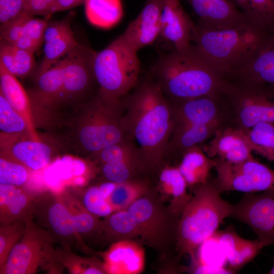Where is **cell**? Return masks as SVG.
Listing matches in <instances>:
<instances>
[{
	"instance_id": "cell-1",
	"label": "cell",
	"mask_w": 274,
	"mask_h": 274,
	"mask_svg": "<svg viewBox=\"0 0 274 274\" xmlns=\"http://www.w3.org/2000/svg\"><path fill=\"white\" fill-rule=\"evenodd\" d=\"M123 126L140 148L148 167L161 165L173 126L171 101L154 80L146 81L123 100Z\"/></svg>"
},
{
	"instance_id": "cell-2",
	"label": "cell",
	"mask_w": 274,
	"mask_h": 274,
	"mask_svg": "<svg viewBox=\"0 0 274 274\" xmlns=\"http://www.w3.org/2000/svg\"><path fill=\"white\" fill-rule=\"evenodd\" d=\"M153 80L173 102L224 93L226 77L208 64L193 50L170 51L154 64Z\"/></svg>"
},
{
	"instance_id": "cell-3",
	"label": "cell",
	"mask_w": 274,
	"mask_h": 274,
	"mask_svg": "<svg viewBox=\"0 0 274 274\" xmlns=\"http://www.w3.org/2000/svg\"><path fill=\"white\" fill-rule=\"evenodd\" d=\"M271 32L250 22L221 29L195 25L192 47L208 64L225 77L248 64Z\"/></svg>"
},
{
	"instance_id": "cell-4",
	"label": "cell",
	"mask_w": 274,
	"mask_h": 274,
	"mask_svg": "<svg viewBox=\"0 0 274 274\" xmlns=\"http://www.w3.org/2000/svg\"><path fill=\"white\" fill-rule=\"evenodd\" d=\"M221 193L210 179L196 186L178 224L176 250L179 258L185 255L193 258L224 220L230 217L232 204L224 200Z\"/></svg>"
},
{
	"instance_id": "cell-5",
	"label": "cell",
	"mask_w": 274,
	"mask_h": 274,
	"mask_svg": "<svg viewBox=\"0 0 274 274\" xmlns=\"http://www.w3.org/2000/svg\"><path fill=\"white\" fill-rule=\"evenodd\" d=\"M98 95L105 101L117 104L135 86L140 71L137 52L118 37L105 49L96 52L93 63Z\"/></svg>"
},
{
	"instance_id": "cell-6",
	"label": "cell",
	"mask_w": 274,
	"mask_h": 274,
	"mask_svg": "<svg viewBox=\"0 0 274 274\" xmlns=\"http://www.w3.org/2000/svg\"><path fill=\"white\" fill-rule=\"evenodd\" d=\"M84 108L74 127V136L85 152L93 155L129 137L122 124V100L111 104L97 95Z\"/></svg>"
},
{
	"instance_id": "cell-7",
	"label": "cell",
	"mask_w": 274,
	"mask_h": 274,
	"mask_svg": "<svg viewBox=\"0 0 274 274\" xmlns=\"http://www.w3.org/2000/svg\"><path fill=\"white\" fill-rule=\"evenodd\" d=\"M226 78L224 96L232 126L246 131L259 122H274L273 85Z\"/></svg>"
},
{
	"instance_id": "cell-8",
	"label": "cell",
	"mask_w": 274,
	"mask_h": 274,
	"mask_svg": "<svg viewBox=\"0 0 274 274\" xmlns=\"http://www.w3.org/2000/svg\"><path fill=\"white\" fill-rule=\"evenodd\" d=\"M25 232L10 253L1 274H32L40 269L59 272L62 253L54 247L55 237L38 227L32 218L26 220Z\"/></svg>"
},
{
	"instance_id": "cell-9",
	"label": "cell",
	"mask_w": 274,
	"mask_h": 274,
	"mask_svg": "<svg viewBox=\"0 0 274 274\" xmlns=\"http://www.w3.org/2000/svg\"><path fill=\"white\" fill-rule=\"evenodd\" d=\"M213 159L217 173L213 181L221 193L236 191L248 193L274 190V170L253 156L237 163Z\"/></svg>"
},
{
	"instance_id": "cell-10",
	"label": "cell",
	"mask_w": 274,
	"mask_h": 274,
	"mask_svg": "<svg viewBox=\"0 0 274 274\" xmlns=\"http://www.w3.org/2000/svg\"><path fill=\"white\" fill-rule=\"evenodd\" d=\"M35 212H40L45 225L53 235L62 240L86 235L102 229V221L84 208L73 212L56 196L38 198Z\"/></svg>"
},
{
	"instance_id": "cell-11",
	"label": "cell",
	"mask_w": 274,
	"mask_h": 274,
	"mask_svg": "<svg viewBox=\"0 0 274 274\" xmlns=\"http://www.w3.org/2000/svg\"><path fill=\"white\" fill-rule=\"evenodd\" d=\"M230 217L247 224L265 246L274 243V190L248 193L232 204Z\"/></svg>"
},
{
	"instance_id": "cell-12",
	"label": "cell",
	"mask_w": 274,
	"mask_h": 274,
	"mask_svg": "<svg viewBox=\"0 0 274 274\" xmlns=\"http://www.w3.org/2000/svg\"><path fill=\"white\" fill-rule=\"evenodd\" d=\"M138 224L141 238L152 246H157L167 238H176L180 216L169 218L153 198L145 194L127 209Z\"/></svg>"
},
{
	"instance_id": "cell-13",
	"label": "cell",
	"mask_w": 274,
	"mask_h": 274,
	"mask_svg": "<svg viewBox=\"0 0 274 274\" xmlns=\"http://www.w3.org/2000/svg\"><path fill=\"white\" fill-rule=\"evenodd\" d=\"M95 53L78 45L60 59L64 103L83 95L95 80L93 69Z\"/></svg>"
},
{
	"instance_id": "cell-14",
	"label": "cell",
	"mask_w": 274,
	"mask_h": 274,
	"mask_svg": "<svg viewBox=\"0 0 274 274\" xmlns=\"http://www.w3.org/2000/svg\"><path fill=\"white\" fill-rule=\"evenodd\" d=\"M195 25L179 0H163L159 37L170 46L172 51L191 48Z\"/></svg>"
},
{
	"instance_id": "cell-15",
	"label": "cell",
	"mask_w": 274,
	"mask_h": 274,
	"mask_svg": "<svg viewBox=\"0 0 274 274\" xmlns=\"http://www.w3.org/2000/svg\"><path fill=\"white\" fill-rule=\"evenodd\" d=\"M163 0H147L137 17L119 37L138 51L153 44L159 37Z\"/></svg>"
},
{
	"instance_id": "cell-16",
	"label": "cell",
	"mask_w": 274,
	"mask_h": 274,
	"mask_svg": "<svg viewBox=\"0 0 274 274\" xmlns=\"http://www.w3.org/2000/svg\"><path fill=\"white\" fill-rule=\"evenodd\" d=\"M199 18L196 24L221 29L250 22L234 0H186Z\"/></svg>"
},
{
	"instance_id": "cell-17",
	"label": "cell",
	"mask_w": 274,
	"mask_h": 274,
	"mask_svg": "<svg viewBox=\"0 0 274 274\" xmlns=\"http://www.w3.org/2000/svg\"><path fill=\"white\" fill-rule=\"evenodd\" d=\"M202 147L209 157L232 163L242 162L253 156L245 132L233 126L218 130L211 140Z\"/></svg>"
},
{
	"instance_id": "cell-18",
	"label": "cell",
	"mask_w": 274,
	"mask_h": 274,
	"mask_svg": "<svg viewBox=\"0 0 274 274\" xmlns=\"http://www.w3.org/2000/svg\"><path fill=\"white\" fill-rule=\"evenodd\" d=\"M74 15L72 11L61 20L48 22L44 34V55L38 73L49 68L79 45L71 28Z\"/></svg>"
},
{
	"instance_id": "cell-19",
	"label": "cell",
	"mask_w": 274,
	"mask_h": 274,
	"mask_svg": "<svg viewBox=\"0 0 274 274\" xmlns=\"http://www.w3.org/2000/svg\"><path fill=\"white\" fill-rule=\"evenodd\" d=\"M48 22L24 14L1 24V39L35 54L44 42Z\"/></svg>"
},
{
	"instance_id": "cell-20",
	"label": "cell",
	"mask_w": 274,
	"mask_h": 274,
	"mask_svg": "<svg viewBox=\"0 0 274 274\" xmlns=\"http://www.w3.org/2000/svg\"><path fill=\"white\" fill-rule=\"evenodd\" d=\"M106 273L139 274L143 271L145 253L143 247L130 239L113 243L103 255Z\"/></svg>"
},
{
	"instance_id": "cell-21",
	"label": "cell",
	"mask_w": 274,
	"mask_h": 274,
	"mask_svg": "<svg viewBox=\"0 0 274 274\" xmlns=\"http://www.w3.org/2000/svg\"><path fill=\"white\" fill-rule=\"evenodd\" d=\"M211 238L217 241L230 268L234 270L250 262L265 247L258 239L249 240L240 237L232 226L217 230Z\"/></svg>"
},
{
	"instance_id": "cell-22",
	"label": "cell",
	"mask_w": 274,
	"mask_h": 274,
	"mask_svg": "<svg viewBox=\"0 0 274 274\" xmlns=\"http://www.w3.org/2000/svg\"><path fill=\"white\" fill-rule=\"evenodd\" d=\"M1 154L21 163L31 171L47 166L54 155L50 145L41 140H33L30 136L19 138L1 145Z\"/></svg>"
},
{
	"instance_id": "cell-23",
	"label": "cell",
	"mask_w": 274,
	"mask_h": 274,
	"mask_svg": "<svg viewBox=\"0 0 274 274\" xmlns=\"http://www.w3.org/2000/svg\"><path fill=\"white\" fill-rule=\"evenodd\" d=\"M37 199L22 187L0 184L1 227L31 218Z\"/></svg>"
},
{
	"instance_id": "cell-24",
	"label": "cell",
	"mask_w": 274,
	"mask_h": 274,
	"mask_svg": "<svg viewBox=\"0 0 274 274\" xmlns=\"http://www.w3.org/2000/svg\"><path fill=\"white\" fill-rule=\"evenodd\" d=\"M36 81V88L29 95L32 107L54 110L64 104L61 59L38 73Z\"/></svg>"
},
{
	"instance_id": "cell-25",
	"label": "cell",
	"mask_w": 274,
	"mask_h": 274,
	"mask_svg": "<svg viewBox=\"0 0 274 274\" xmlns=\"http://www.w3.org/2000/svg\"><path fill=\"white\" fill-rule=\"evenodd\" d=\"M0 93L26 121L31 139L41 141L36 133L29 96L17 79L0 62Z\"/></svg>"
},
{
	"instance_id": "cell-26",
	"label": "cell",
	"mask_w": 274,
	"mask_h": 274,
	"mask_svg": "<svg viewBox=\"0 0 274 274\" xmlns=\"http://www.w3.org/2000/svg\"><path fill=\"white\" fill-rule=\"evenodd\" d=\"M226 77L274 86V31L269 34L261 50L248 64Z\"/></svg>"
},
{
	"instance_id": "cell-27",
	"label": "cell",
	"mask_w": 274,
	"mask_h": 274,
	"mask_svg": "<svg viewBox=\"0 0 274 274\" xmlns=\"http://www.w3.org/2000/svg\"><path fill=\"white\" fill-rule=\"evenodd\" d=\"M158 186L161 193L170 202L169 211L181 215L191 198L187 183L177 166L166 165L160 171Z\"/></svg>"
},
{
	"instance_id": "cell-28",
	"label": "cell",
	"mask_w": 274,
	"mask_h": 274,
	"mask_svg": "<svg viewBox=\"0 0 274 274\" xmlns=\"http://www.w3.org/2000/svg\"><path fill=\"white\" fill-rule=\"evenodd\" d=\"M202 146L196 145L186 150L177 166L188 186H196L207 182L211 170L214 168V159L206 155Z\"/></svg>"
},
{
	"instance_id": "cell-29",
	"label": "cell",
	"mask_w": 274,
	"mask_h": 274,
	"mask_svg": "<svg viewBox=\"0 0 274 274\" xmlns=\"http://www.w3.org/2000/svg\"><path fill=\"white\" fill-rule=\"evenodd\" d=\"M84 4L88 21L99 28L115 26L123 15L121 0H86Z\"/></svg>"
},
{
	"instance_id": "cell-30",
	"label": "cell",
	"mask_w": 274,
	"mask_h": 274,
	"mask_svg": "<svg viewBox=\"0 0 274 274\" xmlns=\"http://www.w3.org/2000/svg\"><path fill=\"white\" fill-rule=\"evenodd\" d=\"M0 62L16 77L24 78L35 65L34 54L1 39Z\"/></svg>"
},
{
	"instance_id": "cell-31",
	"label": "cell",
	"mask_w": 274,
	"mask_h": 274,
	"mask_svg": "<svg viewBox=\"0 0 274 274\" xmlns=\"http://www.w3.org/2000/svg\"><path fill=\"white\" fill-rule=\"evenodd\" d=\"M0 130L1 145L21 137L31 138L25 120L13 108L1 93Z\"/></svg>"
},
{
	"instance_id": "cell-32",
	"label": "cell",
	"mask_w": 274,
	"mask_h": 274,
	"mask_svg": "<svg viewBox=\"0 0 274 274\" xmlns=\"http://www.w3.org/2000/svg\"><path fill=\"white\" fill-rule=\"evenodd\" d=\"M248 20L257 27L274 31V0H234Z\"/></svg>"
},
{
	"instance_id": "cell-33",
	"label": "cell",
	"mask_w": 274,
	"mask_h": 274,
	"mask_svg": "<svg viewBox=\"0 0 274 274\" xmlns=\"http://www.w3.org/2000/svg\"><path fill=\"white\" fill-rule=\"evenodd\" d=\"M102 224V231L112 238L121 240L141 237L139 226L127 209L114 212L105 217Z\"/></svg>"
},
{
	"instance_id": "cell-34",
	"label": "cell",
	"mask_w": 274,
	"mask_h": 274,
	"mask_svg": "<svg viewBox=\"0 0 274 274\" xmlns=\"http://www.w3.org/2000/svg\"><path fill=\"white\" fill-rule=\"evenodd\" d=\"M244 132L252 151L274 162V122H259Z\"/></svg>"
},
{
	"instance_id": "cell-35",
	"label": "cell",
	"mask_w": 274,
	"mask_h": 274,
	"mask_svg": "<svg viewBox=\"0 0 274 274\" xmlns=\"http://www.w3.org/2000/svg\"><path fill=\"white\" fill-rule=\"evenodd\" d=\"M148 188L146 182L136 179L117 183L108 201L115 212L126 210L135 201L147 194Z\"/></svg>"
},
{
	"instance_id": "cell-36",
	"label": "cell",
	"mask_w": 274,
	"mask_h": 274,
	"mask_svg": "<svg viewBox=\"0 0 274 274\" xmlns=\"http://www.w3.org/2000/svg\"><path fill=\"white\" fill-rule=\"evenodd\" d=\"M30 171L21 163L1 154L0 184L22 187L28 181Z\"/></svg>"
},
{
	"instance_id": "cell-37",
	"label": "cell",
	"mask_w": 274,
	"mask_h": 274,
	"mask_svg": "<svg viewBox=\"0 0 274 274\" xmlns=\"http://www.w3.org/2000/svg\"><path fill=\"white\" fill-rule=\"evenodd\" d=\"M26 220H22L0 228V269L5 264L14 247L24 235Z\"/></svg>"
},
{
	"instance_id": "cell-38",
	"label": "cell",
	"mask_w": 274,
	"mask_h": 274,
	"mask_svg": "<svg viewBox=\"0 0 274 274\" xmlns=\"http://www.w3.org/2000/svg\"><path fill=\"white\" fill-rule=\"evenodd\" d=\"M83 208L98 217H106L114 212V208L100 194L99 186L89 187L83 197Z\"/></svg>"
},
{
	"instance_id": "cell-39",
	"label": "cell",
	"mask_w": 274,
	"mask_h": 274,
	"mask_svg": "<svg viewBox=\"0 0 274 274\" xmlns=\"http://www.w3.org/2000/svg\"><path fill=\"white\" fill-rule=\"evenodd\" d=\"M26 13L24 0H0L1 24L9 22Z\"/></svg>"
},
{
	"instance_id": "cell-40",
	"label": "cell",
	"mask_w": 274,
	"mask_h": 274,
	"mask_svg": "<svg viewBox=\"0 0 274 274\" xmlns=\"http://www.w3.org/2000/svg\"><path fill=\"white\" fill-rule=\"evenodd\" d=\"M192 260L190 271L193 273L230 274L234 273V270L231 268L209 263L199 259L196 256L192 258Z\"/></svg>"
},
{
	"instance_id": "cell-41",
	"label": "cell",
	"mask_w": 274,
	"mask_h": 274,
	"mask_svg": "<svg viewBox=\"0 0 274 274\" xmlns=\"http://www.w3.org/2000/svg\"><path fill=\"white\" fill-rule=\"evenodd\" d=\"M27 14L34 16L50 17V11L55 0H24Z\"/></svg>"
},
{
	"instance_id": "cell-42",
	"label": "cell",
	"mask_w": 274,
	"mask_h": 274,
	"mask_svg": "<svg viewBox=\"0 0 274 274\" xmlns=\"http://www.w3.org/2000/svg\"><path fill=\"white\" fill-rule=\"evenodd\" d=\"M86 0H55L50 11V16L53 13L73 9L84 4Z\"/></svg>"
},
{
	"instance_id": "cell-43",
	"label": "cell",
	"mask_w": 274,
	"mask_h": 274,
	"mask_svg": "<svg viewBox=\"0 0 274 274\" xmlns=\"http://www.w3.org/2000/svg\"><path fill=\"white\" fill-rule=\"evenodd\" d=\"M117 185V183L108 181L99 186L100 194L104 199L108 200Z\"/></svg>"
},
{
	"instance_id": "cell-44",
	"label": "cell",
	"mask_w": 274,
	"mask_h": 274,
	"mask_svg": "<svg viewBox=\"0 0 274 274\" xmlns=\"http://www.w3.org/2000/svg\"><path fill=\"white\" fill-rule=\"evenodd\" d=\"M85 182V179L82 176L77 177L74 180V183L77 186H83Z\"/></svg>"
},
{
	"instance_id": "cell-45",
	"label": "cell",
	"mask_w": 274,
	"mask_h": 274,
	"mask_svg": "<svg viewBox=\"0 0 274 274\" xmlns=\"http://www.w3.org/2000/svg\"><path fill=\"white\" fill-rule=\"evenodd\" d=\"M273 265L270 270L268 272V274H274V257L273 258Z\"/></svg>"
}]
</instances>
